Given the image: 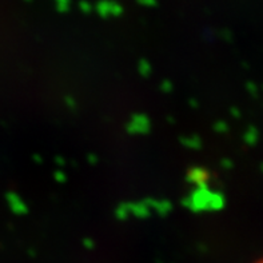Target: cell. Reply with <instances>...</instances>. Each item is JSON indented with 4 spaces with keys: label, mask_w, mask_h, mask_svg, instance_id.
Listing matches in <instances>:
<instances>
[{
    "label": "cell",
    "mask_w": 263,
    "mask_h": 263,
    "mask_svg": "<svg viewBox=\"0 0 263 263\" xmlns=\"http://www.w3.org/2000/svg\"><path fill=\"white\" fill-rule=\"evenodd\" d=\"M259 263H263V260H262V262H259Z\"/></svg>",
    "instance_id": "cell-1"
}]
</instances>
